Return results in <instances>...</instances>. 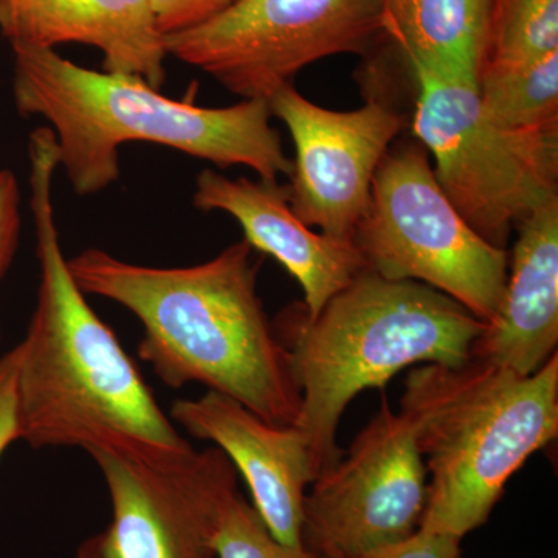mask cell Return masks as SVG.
I'll list each match as a JSON object with an SVG mask.
<instances>
[{"label":"cell","mask_w":558,"mask_h":558,"mask_svg":"<svg viewBox=\"0 0 558 558\" xmlns=\"http://www.w3.org/2000/svg\"><path fill=\"white\" fill-rule=\"evenodd\" d=\"M28 159L40 278L20 343L21 440L32 449H186L134 360L70 274L54 220L60 153L49 126L32 132Z\"/></svg>","instance_id":"cell-1"},{"label":"cell","mask_w":558,"mask_h":558,"mask_svg":"<svg viewBox=\"0 0 558 558\" xmlns=\"http://www.w3.org/2000/svg\"><path fill=\"white\" fill-rule=\"evenodd\" d=\"M252 253L242 240L199 266L160 269L87 248L68 266L86 295L116 301L142 322L138 357L167 387L201 384L270 424L296 427L300 388L259 299Z\"/></svg>","instance_id":"cell-2"},{"label":"cell","mask_w":558,"mask_h":558,"mask_svg":"<svg viewBox=\"0 0 558 558\" xmlns=\"http://www.w3.org/2000/svg\"><path fill=\"white\" fill-rule=\"evenodd\" d=\"M13 98L22 117H40L57 137L73 191L92 196L120 178V148L148 142L208 160L247 167L259 179L292 174L269 101L201 108L171 100L137 76L97 72L38 47L11 46Z\"/></svg>","instance_id":"cell-3"},{"label":"cell","mask_w":558,"mask_h":558,"mask_svg":"<svg viewBox=\"0 0 558 558\" xmlns=\"http://www.w3.org/2000/svg\"><path fill=\"white\" fill-rule=\"evenodd\" d=\"M274 325L292 360L301 392L296 428L317 480L343 454L337 428L352 399L416 363L464 365L487 323L429 286L363 269L317 317L295 304Z\"/></svg>","instance_id":"cell-4"},{"label":"cell","mask_w":558,"mask_h":558,"mask_svg":"<svg viewBox=\"0 0 558 558\" xmlns=\"http://www.w3.org/2000/svg\"><path fill=\"white\" fill-rule=\"evenodd\" d=\"M428 473L421 531L462 539L558 436V355L531 376L470 359L411 369L400 399Z\"/></svg>","instance_id":"cell-5"},{"label":"cell","mask_w":558,"mask_h":558,"mask_svg":"<svg viewBox=\"0 0 558 558\" xmlns=\"http://www.w3.org/2000/svg\"><path fill=\"white\" fill-rule=\"evenodd\" d=\"M413 134L435 159L436 180L465 222L494 247L558 197V128L517 131L492 119L476 81L411 69Z\"/></svg>","instance_id":"cell-6"},{"label":"cell","mask_w":558,"mask_h":558,"mask_svg":"<svg viewBox=\"0 0 558 558\" xmlns=\"http://www.w3.org/2000/svg\"><path fill=\"white\" fill-rule=\"evenodd\" d=\"M354 244L365 269L381 278L429 286L484 323L497 315L508 252L484 241L459 215L421 143L389 149L381 160Z\"/></svg>","instance_id":"cell-7"},{"label":"cell","mask_w":558,"mask_h":558,"mask_svg":"<svg viewBox=\"0 0 558 558\" xmlns=\"http://www.w3.org/2000/svg\"><path fill=\"white\" fill-rule=\"evenodd\" d=\"M379 36L384 0H229L196 27L165 36V50L244 100H269L300 70L365 53Z\"/></svg>","instance_id":"cell-8"},{"label":"cell","mask_w":558,"mask_h":558,"mask_svg":"<svg viewBox=\"0 0 558 558\" xmlns=\"http://www.w3.org/2000/svg\"><path fill=\"white\" fill-rule=\"evenodd\" d=\"M112 520L78 558H216V532L238 472L218 447L196 451L98 447Z\"/></svg>","instance_id":"cell-9"},{"label":"cell","mask_w":558,"mask_h":558,"mask_svg":"<svg viewBox=\"0 0 558 558\" xmlns=\"http://www.w3.org/2000/svg\"><path fill=\"white\" fill-rule=\"evenodd\" d=\"M428 473L413 429L387 396L347 454L307 492L301 543L318 558H348L395 545L421 526Z\"/></svg>","instance_id":"cell-10"},{"label":"cell","mask_w":558,"mask_h":558,"mask_svg":"<svg viewBox=\"0 0 558 558\" xmlns=\"http://www.w3.org/2000/svg\"><path fill=\"white\" fill-rule=\"evenodd\" d=\"M267 101L295 143L289 183L293 215L332 240L354 242L376 172L402 131V117L379 100L355 110L322 108L292 83Z\"/></svg>","instance_id":"cell-11"},{"label":"cell","mask_w":558,"mask_h":558,"mask_svg":"<svg viewBox=\"0 0 558 558\" xmlns=\"http://www.w3.org/2000/svg\"><path fill=\"white\" fill-rule=\"evenodd\" d=\"M170 416L193 438L209 440L226 453L244 476L253 508L278 542L303 548V505L315 475L300 428L270 424L238 400L215 391L199 399L175 400Z\"/></svg>","instance_id":"cell-12"},{"label":"cell","mask_w":558,"mask_h":558,"mask_svg":"<svg viewBox=\"0 0 558 558\" xmlns=\"http://www.w3.org/2000/svg\"><path fill=\"white\" fill-rule=\"evenodd\" d=\"M289 185L278 180L229 179L213 170L197 175L193 205L201 211L229 213L244 230L252 248L271 256L299 281L307 318L318 312L359 271L365 269L354 242L312 231L290 208Z\"/></svg>","instance_id":"cell-13"},{"label":"cell","mask_w":558,"mask_h":558,"mask_svg":"<svg viewBox=\"0 0 558 558\" xmlns=\"http://www.w3.org/2000/svg\"><path fill=\"white\" fill-rule=\"evenodd\" d=\"M10 46L54 50L78 43L102 53V70L137 76L160 90L168 53L150 0H0Z\"/></svg>","instance_id":"cell-14"},{"label":"cell","mask_w":558,"mask_h":558,"mask_svg":"<svg viewBox=\"0 0 558 558\" xmlns=\"http://www.w3.org/2000/svg\"><path fill=\"white\" fill-rule=\"evenodd\" d=\"M512 270L497 315L472 347L470 359L537 373L558 344V197L521 220Z\"/></svg>","instance_id":"cell-15"},{"label":"cell","mask_w":558,"mask_h":558,"mask_svg":"<svg viewBox=\"0 0 558 558\" xmlns=\"http://www.w3.org/2000/svg\"><path fill=\"white\" fill-rule=\"evenodd\" d=\"M385 36L410 69L476 81L487 57L494 0H384Z\"/></svg>","instance_id":"cell-16"},{"label":"cell","mask_w":558,"mask_h":558,"mask_svg":"<svg viewBox=\"0 0 558 558\" xmlns=\"http://www.w3.org/2000/svg\"><path fill=\"white\" fill-rule=\"evenodd\" d=\"M476 87L481 105L502 126L517 131L558 128V51L520 64L486 62Z\"/></svg>","instance_id":"cell-17"},{"label":"cell","mask_w":558,"mask_h":558,"mask_svg":"<svg viewBox=\"0 0 558 558\" xmlns=\"http://www.w3.org/2000/svg\"><path fill=\"white\" fill-rule=\"evenodd\" d=\"M556 51L558 0H494L486 62L520 64Z\"/></svg>","instance_id":"cell-18"},{"label":"cell","mask_w":558,"mask_h":558,"mask_svg":"<svg viewBox=\"0 0 558 558\" xmlns=\"http://www.w3.org/2000/svg\"><path fill=\"white\" fill-rule=\"evenodd\" d=\"M215 549L216 558H318L306 548L278 542L240 490L227 499L220 512Z\"/></svg>","instance_id":"cell-19"},{"label":"cell","mask_w":558,"mask_h":558,"mask_svg":"<svg viewBox=\"0 0 558 558\" xmlns=\"http://www.w3.org/2000/svg\"><path fill=\"white\" fill-rule=\"evenodd\" d=\"M20 344L0 355V458L11 444L21 440L20 400H17V371Z\"/></svg>","instance_id":"cell-20"},{"label":"cell","mask_w":558,"mask_h":558,"mask_svg":"<svg viewBox=\"0 0 558 558\" xmlns=\"http://www.w3.org/2000/svg\"><path fill=\"white\" fill-rule=\"evenodd\" d=\"M21 233V190L13 172L0 170V281L16 255ZM2 344V329H0Z\"/></svg>","instance_id":"cell-21"},{"label":"cell","mask_w":558,"mask_h":558,"mask_svg":"<svg viewBox=\"0 0 558 558\" xmlns=\"http://www.w3.org/2000/svg\"><path fill=\"white\" fill-rule=\"evenodd\" d=\"M229 0H150L161 35L196 27L227 5Z\"/></svg>","instance_id":"cell-22"},{"label":"cell","mask_w":558,"mask_h":558,"mask_svg":"<svg viewBox=\"0 0 558 558\" xmlns=\"http://www.w3.org/2000/svg\"><path fill=\"white\" fill-rule=\"evenodd\" d=\"M461 542L451 535L429 534L417 529L403 542L348 558H462Z\"/></svg>","instance_id":"cell-23"}]
</instances>
